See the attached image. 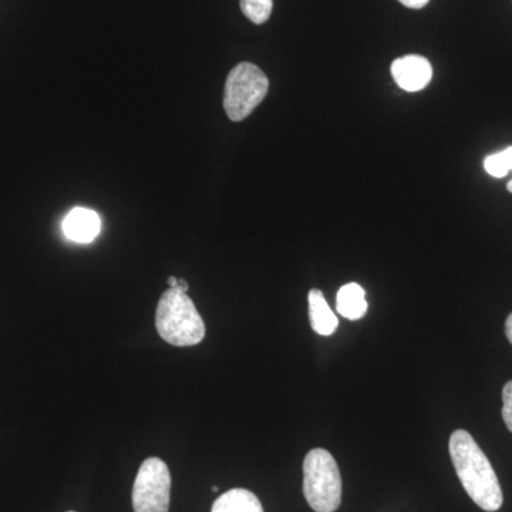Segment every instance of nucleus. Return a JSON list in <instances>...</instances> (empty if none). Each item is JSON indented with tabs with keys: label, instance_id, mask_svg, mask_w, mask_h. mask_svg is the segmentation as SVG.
<instances>
[{
	"label": "nucleus",
	"instance_id": "f3484780",
	"mask_svg": "<svg viewBox=\"0 0 512 512\" xmlns=\"http://www.w3.org/2000/svg\"><path fill=\"white\" fill-rule=\"evenodd\" d=\"M178 285V278H175V276H170L168 278V286H170V289L177 288Z\"/></svg>",
	"mask_w": 512,
	"mask_h": 512
},
{
	"label": "nucleus",
	"instance_id": "f03ea898",
	"mask_svg": "<svg viewBox=\"0 0 512 512\" xmlns=\"http://www.w3.org/2000/svg\"><path fill=\"white\" fill-rule=\"evenodd\" d=\"M156 328L158 335L178 348L201 343L205 338V323L187 292L168 289L157 305Z\"/></svg>",
	"mask_w": 512,
	"mask_h": 512
},
{
	"label": "nucleus",
	"instance_id": "39448f33",
	"mask_svg": "<svg viewBox=\"0 0 512 512\" xmlns=\"http://www.w3.org/2000/svg\"><path fill=\"white\" fill-rule=\"evenodd\" d=\"M170 500L171 474L167 464L161 458H147L134 481V512H168Z\"/></svg>",
	"mask_w": 512,
	"mask_h": 512
},
{
	"label": "nucleus",
	"instance_id": "f8f14e48",
	"mask_svg": "<svg viewBox=\"0 0 512 512\" xmlns=\"http://www.w3.org/2000/svg\"><path fill=\"white\" fill-rule=\"evenodd\" d=\"M484 170L491 177L504 178L512 170V147H507L500 153L485 157Z\"/></svg>",
	"mask_w": 512,
	"mask_h": 512
},
{
	"label": "nucleus",
	"instance_id": "f257e3e1",
	"mask_svg": "<svg viewBox=\"0 0 512 512\" xmlns=\"http://www.w3.org/2000/svg\"><path fill=\"white\" fill-rule=\"evenodd\" d=\"M448 450L457 476L471 500L481 510H500L504 503L500 481L490 460L474 437L466 430L454 431L448 443Z\"/></svg>",
	"mask_w": 512,
	"mask_h": 512
},
{
	"label": "nucleus",
	"instance_id": "aec40b11",
	"mask_svg": "<svg viewBox=\"0 0 512 512\" xmlns=\"http://www.w3.org/2000/svg\"><path fill=\"white\" fill-rule=\"evenodd\" d=\"M69 512H74V511H69Z\"/></svg>",
	"mask_w": 512,
	"mask_h": 512
},
{
	"label": "nucleus",
	"instance_id": "a211bd4d",
	"mask_svg": "<svg viewBox=\"0 0 512 512\" xmlns=\"http://www.w3.org/2000/svg\"><path fill=\"white\" fill-rule=\"evenodd\" d=\"M211 490L214 491V493H217V491H220V487H217V485H212Z\"/></svg>",
	"mask_w": 512,
	"mask_h": 512
},
{
	"label": "nucleus",
	"instance_id": "423d86ee",
	"mask_svg": "<svg viewBox=\"0 0 512 512\" xmlns=\"http://www.w3.org/2000/svg\"><path fill=\"white\" fill-rule=\"evenodd\" d=\"M392 76L397 86L414 93L426 89L433 79V67L423 56L400 57L392 63Z\"/></svg>",
	"mask_w": 512,
	"mask_h": 512
},
{
	"label": "nucleus",
	"instance_id": "2eb2a0df",
	"mask_svg": "<svg viewBox=\"0 0 512 512\" xmlns=\"http://www.w3.org/2000/svg\"><path fill=\"white\" fill-rule=\"evenodd\" d=\"M505 335H507L508 340L512 345V313L507 318V322H505Z\"/></svg>",
	"mask_w": 512,
	"mask_h": 512
},
{
	"label": "nucleus",
	"instance_id": "4468645a",
	"mask_svg": "<svg viewBox=\"0 0 512 512\" xmlns=\"http://www.w3.org/2000/svg\"><path fill=\"white\" fill-rule=\"evenodd\" d=\"M403 6L410 9H423L430 0H399Z\"/></svg>",
	"mask_w": 512,
	"mask_h": 512
},
{
	"label": "nucleus",
	"instance_id": "20e7f679",
	"mask_svg": "<svg viewBox=\"0 0 512 512\" xmlns=\"http://www.w3.org/2000/svg\"><path fill=\"white\" fill-rule=\"evenodd\" d=\"M269 90L266 74L252 63H239L225 83L224 109L232 121H242L264 101Z\"/></svg>",
	"mask_w": 512,
	"mask_h": 512
},
{
	"label": "nucleus",
	"instance_id": "7ed1b4c3",
	"mask_svg": "<svg viewBox=\"0 0 512 512\" xmlns=\"http://www.w3.org/2000/svg\"><path fill=\"white\" fill-rule=\"evenodd\" d=\"M303 495L316 512H335L342 503V477L328 450L315 448L303 461Z\"/></svg>",
	"mask_w": 512,
	"mask_h": 512
},
{
	"label": "nucleus",
	"instance_id": "9d476101",
	"mask_svg": "<svg viewBox=\"0 0 512 512\" xmlns=\"http://www.w3.org/2000/svg\"><path fill=\"white\" fill-rule=\"evenodd\" d=\"M211 512H264V507L251 491L234 488L215 500Z\"/></svg>",
	"mask_w": 512,
	"mask_h": 512
},
{
	"label": "nucleus",
	"instance_id": "6ab92c4d",
	"mask_svg": "<svg viewBox=\"0 0 512 512\" xmlns=\"http://www.w3.org/2000/svg\"><path fill=\"white\" fill-rule=\"evenodd\" d=\"M507 190L510 191L512 194V180L510 181V183L507 184Z\"/></svg>",
	"mask_w": 512,
	"mask_h": 512
},
{
	"label": "nucleus",
	"instance_id": "0eeeda50",
	"mask_svg": "<svg viewBox=\"0 0 512 512\" xmlns=\"http://www.w3.org/2000/svg\"><path fill=\"white\" fill-rule=\"evenodd\" d=\"M101 231V221L97 212L87 208H74L63 221V232L67 238L79 244H89Z\"/></svg>",
	"mask_w": 512,
	"mask_h": 512
},
{
	"label": "nucleus",
	"instance_id": "6e6552de",
	"mask_svg": "<svg viewBox=\"0 0 512 512\" xmlns=\"http://www.w3.org/2000/svg\"><path fill=\"white\" fill-rule=\"evenodd\" d=\"M308 301L312 329L320 336L333 335L338 329L339 320L330 309L323 292L319 289H312L309 292Z\"/></svg>",
	"mask_w": 512,
	"mask_h": 512
},
{
	"label": "nucleus",
	"instance_id": "9b49d317",
	"mask_svg": "<svg viewBox=\"0 0 512 512\" xmlns=\"http://www.w3.org/2000/svg\"><path fill=\"white\" fill-rule=\"evenodd\" d=\"M274 0H241V10L255 25H264L271 18Z\"/></svg>",
	"mask_w": 512,
	"mask_h": 512
},
{
	"label": "nucleus",
	"instance_id": "ddd939ff",
	"mask_svg": "<svg viewBox=\"0 0 512 512\" xmlns=\"http://www.w3.org/2000/svg\"><path fill=\"white\" fill-rule=\"evenodd\" d=\"M503 419L505 426L512 433V380L503 389Z\"/></svg>",
	"mask_w": 512,
	"mask_h": 512
},
{
	"label": "nucleus",
	"instance_id": "1a4fd4ad",
	"mask_svg": "<svg viewBox=\"0 0 512 512\" xmlns=\"http://www.w3.org/2000/svg\"><path fill=\"white\" fill-rule=\"evenodd\" d=\"M336 309L343 318L359 320L367 313L366 292L359 284H346L339 289Z\"/></svg>",
	"mask_w": 512,
	"mask_h": 512
},
{
	"label": "nucleus",
	"instance_id": "dca6fc26",
	"mask_svg": "<svg viewBox=\"0 0 512 512\" xmlns=\"http://www.w3.org/2000/svg\"><path fill=\"white\" fill-rule=\"evenodd\" d=\"M177 289H180V291H183V292H188L187 281H184V279H178Z\"/></svg>",
	"mask_w": 512,
	"mask_h": 512
}]
</instances>
